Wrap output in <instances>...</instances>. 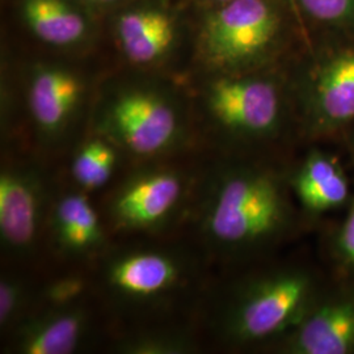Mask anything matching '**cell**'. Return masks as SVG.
Masks as SVG:
<instances>
[{
  "label": "cell",
  "instance_id": "cell-14",
  "mask_svg": "<svg viewBox=\"0 0 354 354\" xmlns=\"http://www.w3.org/2000/svg\"><path fill=\"white\" fill-rule=\"evenodd\" d=\"M114 38L122 57L133 68L152 71L165 67L176 50V17L162 4H140L120 13Z\"/></svg>",
  "mask_w": 354,
  "mask_h": 354
},
{
  "label": "cell",
  "instance_id": "cell-9",
  "mask_svg": "<svg viewBox=\"0 0 354 354\" xmlns=\"http://www.w3.org/2000/svg\"><path fill=\"white\" fill-rule=\"evenodd\" d=\"M297 122L310 138L328 137L354 122V37L310 51L290 76Z\"/></svg>",
  "mask_w": 354,
  "mask_h": 354
},
{
  "label": "cell",
  "instance_id": "cell-7",
  "mask_svg": "<svg viewBox=\"0 0 354 354\" xmlns=\"http://www.w3.org/2000/svg\"><path fill=\"white\" fill-rule=\"evenodd\" d=\"M290 15L282 0H230L203 19L197 58L206 74L276 67L289 46Z\"/></svg>",
  "mask_w": 354,
  "mask_h": 354
},
{
  "label": "cell",
  "instance_id": "cell-15",
  "mask_svg": "<svg viewBox=\"0 0 354 354\" xmlns=\"http://www.w3.org/2000/svg\"><path fill=\"white\" fill-rule=\"evenodd\" d=\"M288 180L294 198L310 214L337 209L349 200V180L340 163L326 152H308L288 172Z\"/></svg>",
  "mask_w": 354,
  "mask_h": 354
},
{
  "label": "cell",
  "instance_id": "cell-25",
  "mask_svg": "<svg viewBox=\"0 0 354 354\" xmlns=\"http://www.w3.org/2000/svg\"><path fill=\"white\" fill-rule=\"evenodd\" d=\"M352 149H353V152H354V136H353V138H352Z\"/></svg>",
  "mask_w": 354,
  "mask_h": 354
},
{
  "label": "cell",
  "instance_id": "cell-19",
  "mask_svg": "<svg viewBox=\"0 0 354 354\" xmlns=\"http://www.w3.org/2000/svg\"><path fill=\"white\" fill-rule=\"evenodd\" d=\"M39 283L21 269L7 268L0 277V332L6 337L36 311Z\"/></svg>",
  "mask_w": 354,
  "mask_h": 354
},
{
  "label": "cell",
  "instance_id": "cell-13",
  "mask_svg": "<svg viewBox=\"0 0 354 354\" xmlns=\"http://www.w3.org/2000/svg\"><path fill=\"white\" fill-rule=\"evenodd\" d=\"M272 348L286 354H354V288L322 291L302 320Z\"/></svg>",
  "mask_w": 354,
  "mask_h": 354
},
{
  "label": "cell",
  "instance_id": "cell-20",
  "mask_svg": "<svg viewBox=\"0 0 354 354\" xmlns=\"http://www.w3.org/2000/svg\"><path fill=\"white\" fill-rule=\"evenodd\" d=\"M92 266H68L39 283L38 308L64 307L96 298Z\"/></svg>",
  "mask_w": 354,
  "mask_h": 354
},
{
  "label": "cell",
  "instance_id": "cell-21",
  "mask_svg": "<svg viewBox=\"0 0 354 354\" xmlns=\"http://www.w3.org/2000/svg\"><path fill=\"white\" fill-rule=\"evenodd\" d=\"M299 12L335 37H354V0H295Z\"/></svg>",
  "mask_w": 354,
  "mask_h": 354
},
{
  "label": "cell",
  "instance_id": "cell-23",
  "mask_svg": "<svg viewBox=\"0 0 354 354\" xmlns=\"http://www.w3.org/2000/svg\"><path fill=\"white\" fill-rule=\"evenodd\" d=\"M82 1H84V3H87V4H91V6L108 7V6H114V4H117V3H120V1H122V0H82Z\"/></svg>",
  "mask_w": 354,
  "mask_h": 354
},
{
  "label": "cell",
  "instance_id": "cell-18",
  "mask_svg": "<svg viewBox=\"0 0 354 354\" xmlns=\"http://www.w3.org/2000/svg\"><path fill=\"white\" fill-rule=\"evenodd\" d=\"M20 13L32 35L51 48H77L91 32L88 16L71 0H21Z\"/></svg>",
  "mask_w": 354,
  "mask_h": 354
},
{
  "label": "cell",
  "instance_id": "cell-16",
  "mask_svg": "<svg viewBox=\"0 0 354 354\" xmlns=\"http://www.w3.org/2000/svg\"><path fill=\"white\" fill-rule=\"evenodd\" d=\"M127 165L124 152L114 142L87 127L67 153L66 180L93 196L108 189Z\"/></svg>",
  "mask_w": 354,
  "mask_h": 354
},
{
  "label": "cell",
  "instance_id": "cell-10",
  "mask_svg": "<svg viewBox=\"0 0 354 354\" xmlns=\"http://www.w3.org/2000/svg\"><path fill=\"white\" fill-rule=\"evenodd\" d=\"M88 93V79L75 67L59 62L33 64L24 84L29 150L50 165L67 155L82 137L76 127Z\"/></svg>",
  "mask_w": 354,
  "mask_h": 354
},
{
  "label": "cell",
  "instance_id": "cell-5",
  "mask_svg": "<svg viewBox=\"0 0 354 354\" xmlns=\"http://www.w3.org/2000/svg\"><path fill=\"white\" fill-rule=\"evenodd\" d=\"M88 127L114 142L127 165L201 150L188 104L172 86L155 79H124L104 86Z\"/></svg>",
  "mask_w": 354,
  "mask_h": 354
},
{
  "label": "cell",
  "instance_id": "cell-6",
  "mask_svg": "<svg viewBox=\"0 0 354 354\" xmlns=\"http://www.w3.org/2000/svg\"><path fill=\"white\" fill-rule=\"evenodd\" d=\"M201 152L127 165L99 203L112 239L176 235L194 197Z\"/></svg>",
  "mask_w": 354,
  "mask_h": 354
},
{
  "label": "cell",
  "instance_id": "cell-22",
  "mask_svg": "<svg viewBox=\"0 0 354 354\" xmlns=\"http://www.w3.org/2000/svg\"><path fill=\"white\" fill-rule=\"evenodd\" d=\"M335 247L342 266L354 273V200L337 232Z\"/></svg>",
  "mask_w": 354,
  "mask_h": 354
},
{
  "label": "cell",
  "instance_id": "cell-4",
  "mask_svg": "<svg viewBox=\"0 0 354 354\" xmlns=\"http://www.w3.org/2000/svg\"><path fill=\"white\" fill-rule=\"evenodd\" d=\"M206 76L198 93L201 150L264 153L297 122L290 76L277 66Z\"/></svg>",
  "mask_w": 354,
  "mask_h": 354
},
{
  "label": "cell",
  "instance_id": "cell-24",
  "mask_svg": "<svg viewBox=\"0 0 354 354\" xmlns=\"http://www.w3.org/2000/svg\"><path fill=\"white\" fill-rule=\"evenodd\" d=\"M206 1H210V3H213L215 6H218V4H223V3H227L230 0H206Z\"/></svg>",
  "mask_w": 354,
  "mask_h": 354
},
{
  "label": "cell",
  "instance_id": "cell-8",
  "mask_svg": "<svg viewBox=\"0 0 354 354\" xmlns=\"http://www.w3.org/2000/svg\"><path fill=\"white\" fill-rule=\"evenodd\" d=\"M50 163L30 151L4 150L0 168V248L8 263L32 260L45 243L58 184Z\"/></svg>",
  "mask_w": 354,
  "mask_h": 354
},
{
  "label": "cell",
  "instance_id": "cell-3",
  "mask_svg": "<svg viewBox=\"0 0 354 354\" xmlns=\"http://www.w3.org/2000/svg\"><path fill=\"white\" fill-rule=\"evenodd\" d=\"M315 274L301 266H274L205 295L198 324L203 339L226 349L268 348L294 328L320 295Z\"/></svg>",
  "mask_w": 354,
  "mask_h": 354
},
{
  "label": "cell",
  "instance_id": "cell-12",
  "mask_svg": "<svg viewBox=\"0 0 354 354\" xmlns=\"http://www.w3.org/2000/svg\"><path fill=\"white\" fill-rule=\"evenodd\" d=\"M96 298L64 307L38 308L3 340V352L15 354H73L93 342L102 311Z\"/></svg>",
  "mask_w": 354,
  "mask_h": 354
},
{
  "label": "cell",
  "instance_id": "cell-2",
  "mask_svg": "<svg viewBox=\"0 0 354 354\" xmlns=\"http://www.w3.org/2000/svg\"><path fill=\"white\" fill-rule=\"evenodd\" d=\"M210 266L188 236L171 235L113 241L91 268L104 315L121 329L198 320Z\"/></svg>",
  "mask_w": 354,
  "mask_h": 354
},
{
  "label": "cell",
  "instance_id": "cell-17",
  "mask_svg": "<svg viewBox=\"0 0 354 354\" xmlns=\"http://www.w3.org/2000/svg\"><path fill=\"white\" fill-rule=\"evenodd\" d=\"M109 349L120 354H193L203 348L197 319L143 324L109 332Z\"/></svg>",
  "mask_w": 354,
  "mask_h": 354
},
{
  "label": "cell",
  "instance_id": "cell-11",
  "mask_svg": "<svg viewBox=\"0 0 354 354\" xmlns=\"http://www.w3.org/2000/svg\"><path fill=\"white\" fill-rule=\"evenodd\" d=\"M112 241L100 206L92 200V194L66 178L64 183H58L45 234L51 253L70 266H92Z\"/></svg>",
  "mask_w": 354,
  "mask_h": 354
},
{
  "label": "cell",
  "instance_id": "cell-1",
  "mask_svg": "<svg viewBox=\"0 0 354 354\" xmlns=\"http://www.w3.org/2000/svg\"><path fill=\"white\" fill-rule=\"evenodd\" d=\"M294 200L288 172L264 153L203 150L184 226L212 266L241 264L290 236Z\"/></svg>",
  "mask_w": 354,
  "mask_h": 354
}]
</instances>
